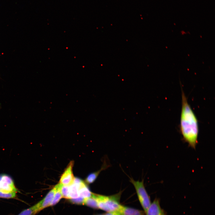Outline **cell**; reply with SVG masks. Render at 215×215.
Returning <instances> with one entry per match:
<instances>
[{"label": "cell", "mask_w": 215, "mask_h": 215, "mask_svg": "<svg viewBox=\"0 0 215 215\" xmlns=\"http://www.w3.org/2000/svg\"><path fill=\"white\" fill-rule=\"evenodd\" d=\"M83 204L93 208L98 209L97 201L93 193L91 197L84 199Z\"/></svg>", "instance_id": "obj_13"}, {"label": "cell", "mask_w": 215, "mask_h": 215, "mask_svg": "<svg viewBox=\"0 0 215 215\" xmlns=\"http://www.w3.org/2000/svg\"><path fill=\"white\" fill-rule=\"evenodd\" d=\"M92 194L84 182L79 188V197L85 199L89 198L91 196Z\"/></svg>", "instance_id": "obj_9"}, {"label": "cell", "mask_w": 215, "mask_h": 215, "mask_svg": "<svg viewBox=\"0 0 215 215\" xmlns=\"http://www.w3.org/2000/svg\"><path fill=\"white\" fill-rule=\"evenodd\" d=\"M98 215H102V214Z\"/></svg>", "instance_id": "obj_19"}, {"label": "cell", "mask_w": 215, "mask_h": 215, "mask_svg": "<svg viewBox=\"0 0 215 215\" xmlns=\"http://www.w3.org/2000/svg\"><path fill=\"white\" fill-rule=\"evenodd\" d=\"M145 213V215H166L160 206L159 199L156 198L151 203Z\"/></svg>", "instance_id": "obj_6"}, {"label": "cell", "mask_w": 215, "mask_h": 215, "mask_svg": "<svg viewBox=\"0 0 215 215\" xmlns=\"http://www.w3.org/2000/svg\"><path fill=\"white\" fill-rule=\"evenodd\" d=\"M16 192L5 193L0 191V198H14L16 196Z\"/></svg>", "instance_id": "obj_16"}, {"label": "cell", "mask_w": 215, "mask_h": 215, "mask_svg": "<svg viewBox=\"0 0 215 215\" xmlns=\"http://www.w3.org/2000/svg\"><path fill=\"white\" fill-rule=\"evenodd\" d=\"M102 215H120L119 212L114 211L107 212L106 213L102 214Z\"/></svg>", "instance_id": "obj_18"}, {"label": "cell", "mask_w": 215, "mask_h": 215, "mask_svg": "<svg viewBox=\"0 0 215 215\" xmlns=\"http://www.w3.org/2000/svg\"><path fill=\"white\" fill-rule=\"evenodd\" d=\"M179 126L184 141L192 148H195L198 143L199 132L198 120L183 90Z\"/></svg>", "instance_id": "obj_1"}, {"label": "cell", "mask_w": 215, "mask_h": 215, "mask_svg": "<svg viewBox=\"0 0 215 215\" xmlns=\"http://www.w3.org/2000/svg\"><path fill=\"white\" fill-rule=\"evenodd\" d=\"M97 201L98 209L107 212L118 211L122 205L119 202L121 194L110 196L94 194Z\"/></svg>", "instance_id": "obj_2"}, {"label": "cell", "mask_w": 215, "mask_h": 215, "mask_svg": "<svg viewBox=\"0 0 215 215\" xmlns=\"http://www.w3.org/2000/svg\"><path fill=\"white\" fill-rule=\"evenodd\" d=\"M79 187L73 182L69 185V199H73L79 197Z\"/></svg>", "instance_id": "obj_12"}, {"label": "cell", "mask_w": 215, "mask_h": 215, "mask_svg": "<svg viewBox=\"0 0 215 215\" xmlns=\"http://www.w3.org/2000/svg\"><path fill=\"white\" fill-rule=\"evenodd\" d=\"M61 184L59 183L54 187L55 189V192L53 198L49 206H53L55 205L62 198L61 191Z\"/></svg>", "instance_id": "obj_11"}, {"label": "cell", "mask_w": 215, "mask_h": 215, "mask_svg": "<svg viewBox=\"0 0 215 215\" xmlns=\"http://www.w3.org/2000/svg\"><path fill=\"white\" fill-rule=\"evenodd\" d=\"M108 165L105 162V164L103 165L102 167L100 170L89 174L86 178V182L88 184H90L94 182L101 172L106 169L108 167Z\"/></svg>", "instance_id": "obj_10"}, {"label": "cell", "mask_w": 215, "mask_h": 215, "mask_svg": "<svg viewBox=\"0 0 215 215\" xmlns=\"http://www.w3.org/2000/svg\"><path fill=\"white\" fill-rule=\"evenodd\" d=\"M61 191L62 198L69 199V186L64 185L61 184Z\"/></svg>", "instance_id": "obj_15"}, {"label": "cell", "mask_w": 215, "mask_h": 215, "mask_svg": "<svg viewBox=\"0 0 215 215\" xmlns=\"http://www.w3.org/2000/svg\"><path fill=\"white\" fill-rule=\"evenodd\" d=\"M39 202L32 207L26 209L18 215H33L39 211Z\"/></svg>", "instance_id": "obj_14"}, {"label": "cell", "mask_w": 215, "mask_h": 215, "mask_svg": "<svg viewBox=\"0 0 215 215\" xmlns=\"http://www.w3.org/2000/svg\"><path fill=\"white\" fill-rule=\"evenodd\" d=\"M118 212L120 215H145L144 211L122 205Z\"/></svg>", "instance_id": "obj_8"}, {"label": "cell", "mask_w": 215, "mask_h": 215, "mask_svg": "<svg viewBox=\"0 0 215 215\" xmlns=\"http://www.w3.org/2000/svg\"><path fill=\"white\" fill-rule=\"evenodd\" d=\"M0 191L5 193L17 192L13 180L9 175L0 174Z\"/></svg>", "instance_id": "obj_4"}, {"label": "cell", "mask_w": 215, "mask_h": 215, "mask_svg": "<svg viewBox=\"0 0 215 215\" xmlns=\"http://www.w3.org/2000/svg\"><path fill=\"white\" fill-rule=\"evenodd\" d=\"M73 162L71 161L62 175L60 179V183L69 186L73 182L74 179L72 171Z\"/></svg>", "instance_id": "obj_5"}, {"label": "cell", "mask_w": 215, "mask_h": 215, "mask_svg": "<svg viewBox=\"0 0 215 215\" xmlns=\"http://www.w3.org/2000/svg\"><path fill=\"white\" fill-rule=\"evenodd\" d=\"M55 192V189L54 187L50 191L42 200L39 202V211L50 206L53 198Z\"/></svg>", "instance_id": "obj_7"}, {"label": "cell", "mask_w": 215, "mask_h": 215, "mask_svg": "<svg viewBox=\"0 0 215 215\" xmlns=\"http://www.w3.org/2000/svg\"><path fill=\"white\" fill-rule=\"evenodd\" d=\"M72 201L74 203L78 204H83L84 199L79 197L77 198L73 199H71Z\"/></svg>", "instance_id": "obj_17"}, {"label": "cell", "mask_w": 215, "mask_h": 215, "mask_svg": "<svg viewBox=\"0 0 215 215\" xmlns=\"http://www.w3.org/2000/svg\"><path fill=\"white\" fill-rule=\"evenodd\" d=\"M130 182L134 186L139 201L144 211L145 212L151 202L150 197L145 187L143 181H136L131 178L130 179Z\"/></svg>", "instance_id": "obj_3"}]
</instances>
